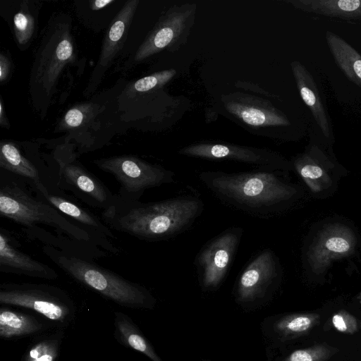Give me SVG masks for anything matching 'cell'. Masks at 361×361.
<instances>
[{
  "label": "cell",
  "mask_w": 361,
  "mask_h": 361,
  "mask_svg": "<svg viewBox=\"0 0 361 361\" xmlns=\"http://www.w3.org/2000/svg\"><path fill=\"white\" fill-rule=\"evenodd\" d=\"M116 86L92 100L74 104L58 122L55 132L66 133L64 143L73 146L78 155L102 147L110 140L103 130L107 131L104 126L111 128L115 123L114 118L105 116L118 108L106 112L118 104L120 94L116 93L121 87L118 90Z\"/></svg>",
  "instance_id": "6"
},
{
  "label": "cell",
  "mask_w": 361,
  "mask_h": 361,
  "mask_svg": "<svg viewBox=\"0 0 361 361\" xmlns=\"http://www.w3.org/2000/svg\"><path fill=\"white\" fill-rule=\"evenodd\" d=\"M42 329V324L35 318L1 307L0 310V336L3 338L27 336Z\"/></svg>",
  "instance_id": "24"
},
{
  "label": "cell",
  "mask_w": 361,
  "mask_h": 361,
  "mask_svg": "<svg viewBox=\"0 0 361 361\" xmlns=\"http://www.w3.org/2000/svg\"><path fill=\"white\" fill-rule=\"evenodd\" d=\"M76 58L71 17L64 12L55 13L43 29L28 81L32 106L42 119L53 104L62 73Z\"/></svg>",
  "instance_id": "3"
},
{
  "label": "cell",
  "mask_w": 361,
  "mask_h": 361,
  "mask_svg": "<svg viewBox=\"0 0 361 361\" xmlns=\"http://www.w3.org/2000/svg\"><path fill=\"white\" fill-rule=\"evenodd\" d=\"M19 247L18 240L8 230L0 228V272L47 280L58 278L53 268L35 259Z\"/></svg>",
  "instance_id": "17"
},
{
  "label": "cell",
  "mask_w": 361,
  "mask_h": 361,
  "mask_svg": "<svg viewBox=\"0 0 361 361\" xmlns=\"http://www.w3.org/2000/svg\"><path fill=\"white\" fill-rule=\"evenodd\" d=\"M357 300L360 302V303L361 304V293L357 295Z\"/></svg>",
  "instance_id": "35"
},
{
  "label": "cell",
  "mask_w": 361,
  "mask_h": 361,
  "mask_svg": "<svg viewBox=\"0 0 361 361\" xmlns=\"http://www.w3.org/2000/svg\"><path fill=\"white\" fill-rule=\"evenodd\" d=\"M40 7L39 1L23 0L13 13L11 27L16 43L22 51L30 45L37 34Z\"/></svg>",
  "instance_id": "21"
},
{
  "label": "cell",
  "mask_w": 361,
  "mask_h": 361,
  "mask_svg": "<svg viewBox=\"0 0 361 361\" xmlns=\"http://www.w3.org/2000/svg\"><path fill=\"white\" fill-rule=\"evenodd\" d=\"M333 327L338 331L353 334L358 331L357 319L346 310H340L334 313L331 319Z\"/></svg>",
  "instance_id": "32"
},
{
  "label": "cell",
  "mask_w": 361,
  "mask_h": 361,
  "mask_svg": "<svg viewBox=\"0 0 361 361\" xmlns=\"http://www.w3.org/2000/svg\"><path fill=\"white\" fill-rule=\"evenodd\" d=\"M118 2L116 0H88L76 1L74 4L78 19L87 27L94 30L97 14L107 23H111L116 16L107 15V12L114 13L112 11L113 6Z\"/></svg>",
  "instance_id": "27"
},
{
  "label": "cell",
  "mask_w": 361,
  "mask_h": 361,
  "mask_svg": "<svg viewBox=\"0 0 361 361\" xmlns=\"http://www.w3.org/2000/svg\"><path fill=\"white\" fill-rule=\"evenodd\" d=\"M290 66L302 99L310 109L324 135L329 137V117L312 75L298 61H293Z\"/></svg>",
  "instance_id": "20"
},
{
  "label": "cell",
  "mask_w": 361,
  "mask_h": 361,
  "mask_svg": "<svg viewBox=\"0 0 361 361\" xmlns=\"http://www.w3.org/2000/svg\"><path fill=\"white\" fill-rule=\"evenodd\" d=\"M294 166L313 192H319L329 183L325 171L307 156H302L294 162Z\"/></svg>",
  "instance_id": "29"
},
{
  "label": "cell",
  "mask_w": 361,
  "mask_h": 361,
  "mask_svg": "<svg viewBox=\"0 0 361 361\" xmlns=\"http://www.w3.org/2000/svg\"><path fill=\"white\" fill-rule=\"evenodd\" d=\"M196 9L194 3L170 7L140 45L132 64L140 63L165 49L176 51L185 44L195 23Z\"/></svg>",
  "instance_id": "9"
},
{
  "label": "cell",
  "mask_w": 361,
  "mask_h": 361,
  "mask_svg": "<svg viewBox=\"0 0 361 361\" xmlns=\"http://www.w3.org/2000/svg\"><path fill=\"white\" fill-rule=\"evenodd\" d=\"M0 303L28 308L60 322L68 318L73 306L68 295L60 288L29 283H1Z\"/></svg>",
  "instance_id": "10"
},
{
  "label": "cell",
  "mask_w": 361,
  "mask_h": 361,
  "mask_svg": "<svg viewBox=\"0 0 361 361\" xmlns=\"http://www.w3.org/2000/svg\"><path fill=\"white\" fill-rule=\"evenodd\" d=\"M279 275V267L274 253L270 249L261 251L247 264L238 279V300L250 302L262 298Z\"/></svg>",
  "instance_id": "15"
},
{
  "label": "cell",
  "mask_w": 361,
  "mask_h": 361,
  "mask_svg": "<svg viewBox=\"0 0 361 361\" xmlns=\"http://www.w3.org/2000/svg\"><path fill=\"white\" fill-rule=\"evenodd\" d=\"M19 177L1 169L0 214L22 226L25 231L43 224L54 228L61 236L94 247L102 246L106 251L118 254L119 248L107 238L102 237L70 221L65 215L36 194Z\"/></svg>",
  "instance_id": "2"
},
{
  "label": "cell",
  "mask_w": 361,
  "mask_h": 361,
  "mask_svg": "<svg viewBox=\"0 0 361 361\" xmlns=\"http://www.w3.org/2000/svg\"><path fill=\"white\" fill-rule=\"evenodd\" d=\"M176 71L167 69L154 73L124 85L118 100L133 99L159 90L176 75Z\"/></svg>",
  "instance_id": "26"
},
{
  "label": "cell",
  "mask_w": 361,
  "mask_h": 361,
  "mask_svg": "<svg viewBox=\"0 0 361 361\" xmlns=\"http://www.w3.org/2000/svg\"><path fill=\"white\" fill-rule=\"evenodd\" d=\"M204 361H209V360H204Z\"/></svg>",
  "instance_id": "37"
},
{
  "label": "cell",
  "mask_w": 361,
  "mask_h": 361,
  "mask_svg": "<svg viewBox=\"0 0 361 361\" xmlns=\"http://www.w3.org/2000/svg\"><path fill=\"white\" fill-rule=\"evenodd\" d=\"M92 163L114 176L120 183L118 194L123 200H140L146 190L174 182V173L133 155L97 159Z\"/></svg>",
  "instance_id": "7"
},
{
  "label": "cell",
  "mask_w": 361,
  "mask_h": 361,
  "mask_svg": "<svg viewBox=\"0 0 361 361\" xmlns=\"http://www.w3.org/2000/svg\"><path fill=\"white\" fill-rule=\"evenodd\" d=\"M13 70V63L9 54L1 51L0 54V82H6L11 78Z\"/></svg>",
  "instance_id": "33"
},
{
  "label": "cell",
  "mask_w": 361,
  "mask_h": 361,
  "mask_svg": "<svg viewBox=\"0 0 361 361\" xmlns=\"http://www.w3.org/2000/svg\"><path fill=\"white\" fill-rule=\"evenodd\" d=\"M336 348L318 344L291 353L282 361H326L338 352Z\"/></svg>",
  "instance_id": "31"
},
{
  "label": "cell",
  "mask_w": 361,
  "mask_h": 361,
  "mask_svg": "<svg viewBox=\"0 0 361 361\" xmlns=\"http://www.w3.org/2000/svg\"><path fill=\"white\" fill-rule=\"evenodd\" d=\"M204 209L194 196H179L162 201L142 202L121 200L102 211V220L110 228L142 240L170 238L188 228Z\"/></svg>",
  "instance_id": "1"
},
{
  "label": "cell",
  "mask_w": 361,
  "mask_h": 361,
  "mask_svg": "<svg viewBox=\"0 0 361 361\" xmlns=\"http://www.w3.org/2000/svg\"><path fill=\"white\" fill-rule=\"evenodd\" d=\"M360 328H361V322H360Z\"/></svg>",
  "instance_id": "36"
},
{
  "label": "cell",
  "mask_w": 361,
  "mask_h": 361,
  "mask_svg": "<svg viewBox=\"0 0 361 361\" xmlns=\"http://www.w3.org/2000/svg\"><path fill=\"white\" fill-rule=\"evenodd\" d=\"M116 334L118 341L139 351L152 361H161L152 345L142 336L130 318L121 312L115 313Z\"/></svg>",
  "instance_id": "25"
},
{
  "label": "cell",
  "mask_w": 361,
  "mask_h": 361,
  "mask_svg": "<svg viewBox=\"0 0 361 361\" xmlns=\"http://www.w3.org/2000/svg\"><path fill=\"white\" fill-rule=\"evenodd\" d=\"M356 242L354 233L346 226L335 224L324 228L307 252L312 270L316 274L322 273L332 261L350 255Z\"/></svg>",
  "instance_id": "14"
},
{
  "label": "cell",
  "mask_w": 361,
  "mask_h": 361,
  "mask_svg": "<svg viewBox=\"0 0 361 361\" xmlns=\"http://www.w3.org/2000/svg\"><path fill=\"white\" fill-rule=\"evenodd\" d=\"M31 188L38 197L64 215L73 219L81 226L102 237L116 239L111 230L102 220L86 208L55 192L53 188L48 187L44 183Z\"/></svg>",
  "instance_id": "18"
},
{
  "label": "cell",
  "mask_w": 361,
  "mask_h": 361,
  "mask_svg": "<svg viewBox=\"0 0 361 361\" xmlns=\"http://www.w3.org/2000/svg\"><path fill=\"white\" fill-rule=\"evenodd\" d=\"M278 171L226 173L203 171L200 180L216 197L250 214L270 216L290 200L297 190L283 180Z\"/></svg>",
  "instance_id": "4"
},
{
  "label": "cell",
  "mask_w": 361,
  "mask_h": 361,
  "mask_svg": "<svg viewBox=\"0 0 361 361\" xmlns=\"http://www.w3.org/2000/svg\"><path fill=\"white\" fill-rule=\"evenodd\" d=\"M287 2L306 12L345 20H361V0H298Z\"/></svg>",
  "instance_id": "22"
},
{
  "label": "cell",
  "mask_w": 361,
  "mask_h": 361,
  "mask_svg": "<svg viewBox=\"0 0 361 361\" xmlns=\"http://www.w3.org/2000/svg\"><path fill=\"white\" fill-rule=\"evenodd\" d=\"M225 109L241 123L253 128L285 126L290 124L285 115L268 102L252 96L233 93L222 97Z\"/></svg>",
  "instance_id": "16"
},
{
  "label": "cell",
  "mask_w": 361,
  "mask_h": 361,
  "mask_svg": "<svg viewBox=\"0 0 361 361\" xmlns=\"http://www.w3.org/2000/svg\"><path fill=\"white\" fill-rule=\"evenodd\" d=\"M243 229L227 228L209 240L195 259L201 285L205 289L217 288L224 279L239 246Z\"/></svg>",
  "instance_id": "11"
},
{
  "label": "cell",
  "mask_w": 361,
  "mask_h": 361,
  "mask_svg": "<svg viewBox=\"0 0 361 361\" xmlns=\"http://www.w3.org/2000/svg\"><path fill=\"white\" fill-rule=\"evenodd\" d=\"M319 321L317 313L290 314L276 323V329L284 337L298 336L310 332Z\"/></svg>",
  "instance_id": "28"
},
{
  "label": "cell",
  "mask_w": 361,
  "mask_h": 361,
  "mask_svg": "<svg viewBox=\"0 0 361 361\" xmlns=\"http://www.w3.org/2000/svg\"><path fill=\"white\" fill-rule=\"evenodd\" d=\"M326 38L337 65L349 80L361 87V55L334 32L327 31Z\"/></svg>",
  "instance_id": "23"
},
{
  "label": "cell",
  "mask_w": 361,
  "mask_h": 361,
  "mask_svg": "<svg viewBox=\"0 0 361 361\" xmlns=\"http://www.w3.org/2000/svg\"><path fill=\"white\" fill-rule=\"evenodd\" d=\"M139 3V0L125 1L107 28L97 63L84 90L85 97L92 96L96 92L107 71L122 49Z\"/></svg>",
  "instance_id": "13"
},
{
  "label": "cell",
  "mask_w": 361,
  "mask_h": 361,
  "mask_svg": "<svg viewBox=\"0 0 361 361\" xmlns=\"http://www.w3.org/2000/svg\"><path fill=\"white\" fill-rule=\"evenodd\" d=\"M178 154L211 160L236 161L262 170L278 171L286 166L282 157L270 149L225 142H197L180 149Z\"/></svg>",
  "instance_id": "12"
},
{
  "label": "cell",
  "mask_w": 361,
  "mask_h": 361,
  "mask_svg": "<svg viewBox=\"0 0 361 361\" xmlns=\"http://www.w3.org/2000/svg\"><path fill=\"white\" fill-rule=\"evenodd\" d=\"M73 146L63 143L56 148L54 157L59 165L56 187L71 192L92 207L107 209L116 202L118 195L109 189L79 161Z\"/></svg>",
  "instance_id": "8"
},
{
  "label": "cell",
  "mask_w": 361,
  "mask_h": 361,
  "mask_svg": "<svg viewBox=\"0 0 361 361\" xmlns=\"http://www.w3.org/2000/svg\"><path fill=\"white\" fill-rule=\"evenodd\" d=\"M42 252L73 279L118 305L150 308L154 303V298L147 288L94 263L90 258L49 245H44Z\"/></svg>",
  "instance_id": "5"
},
{
  "label": "cell",
  "mask_w": 361,
  "mask_h": 361,
  "mask_svg": "<svg viewBox=\"0 0 361 361\" xmlns=\"http://www.w3.org/2000/svg\"><path fill=\"white\" fill-rule=\"evenodd\" d=\"M59 345L60 340L57 338L41 341L27 351L23 361H56Z\"/></svg>",
  "instance_id": "30"
},
{
  "label": "cell",
  "mask_w": 361,
  "mask_h": 361,
  "mask_svg": "<svg viewBox=\"0 0 361 361\" xmlns=\"http://www.w3.org/2000/svg\"><path fill=\"white\" fill-rule=\"evenodd\" d=\"M0 126L4 128H10V123L8 122L6 116V109L4 107V102L1 98L0 99Z\"/></svg>",
  "instance_id": "34"
},
{
  "label": "cell",
  "mask_w": 361,
  "mask_h": 361,
  "mask_svg": "<svg viewBox=\"0 0 361 361\" xmlns=\"http://www.w3.org/2000/svg\"><path fill=\"white\" fill-rule=\"evenodd\" d=\"M0 169L23 179L30 188L44 183L39 168L13 140L0 142Z\"/></svg>",
  "instance_id": "19"
}]
</instances>
